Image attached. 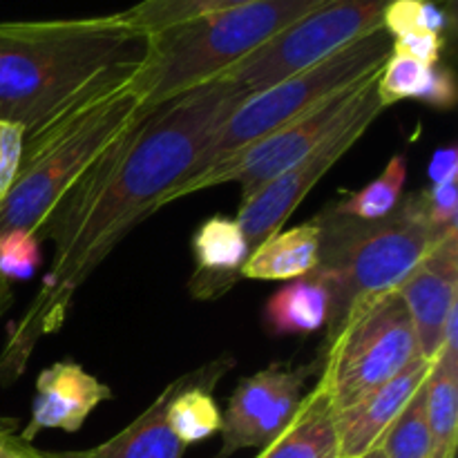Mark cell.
<instances>
[{"label": "cell", "mask_w": 458, "mask_h": 458, "mask_svg": "<svg viewBox=\"0 0 458 458\" xmlns=\"http://www.w3.org/2000/svg\"><path fill=\"white\" fill-rule=\"evenodd\" d=\"M249 97L215 79L143 116L63 195L36 237L54 244L43 289L0 356V385L22 374L40 335L65 322L74 293L139 222L199 165L219 125Z\"/></svg>", "instance_id": "cell-1"}, {"label": "cell", "mask_w": 458, "mask_h": 458, "mask_svg": "<svg viewBox=\"0 0 458 458\" xmlns=\"http://www.w3.org/2000/svg\"><path fill=\"white\" fill-rule=\"evenodd\" d=\"M148 34L119 13L0 22V119L27 132L79 98L130 81Z\"/></svg>", "instance_id": "cell-2"}, {"label": "cell", "mask_w": 458, "mask_h": 458, "mask_svg": "<svg viewBox=\"0 0 458 458\" xmlns=\"http://www.w3.org/2000/svg\"><path fill=\"white\" fill-rule=\"evenodd\" d=\"M148 114L130 79L79 98L27 132L18 177L0 204V237L36 235L63 195Z\"/></svg>", "instance_id": "cell-3"}, {"label": "cell", "mask_w": 458, "mask_h": 458, "mask_svg": "<svg viewBox=\"0 0 458 458\" xmlns=\"http://www.w3.org/2000/svg\"><path fill=\"white\" fill-rule=\"evenodd\" d=\"M320 226V277L331 295L327 338L329 343L356 304L392 293L443 240L428 213V191L401 199L387 217H343L331 208L313 217Z\"/></svg>", "instance_id": "cell-4"}, {"label": "cell", "mask_w": 458, "mask_h": 458, "mask_svg": "<svg viewBox=\"0 0 458 458\" xmlns=\"http://www.w3.org/2000/svg\"><path fill=\"white\" fill-rule=\"evenodd\" d=\"M325 0H259L192 16L148 36L132 76L141 107L155 112L192 88L219 79L284 27Z\"/></svg>", "instance_id": "cell-5"}, {"label": "cell", "mask_w": 458, "mask_h": 458, "mask_svg": "<svg viewBox=\"0 0 458 458\" xmlns=\"http://www.w3.org/2000/svg\"><path fill=\"white\" fill-rule=\"evenodd\" d=\"M389 54H392V36L387 34L385 27H378L362 38L353 40L347 47L331 54L325 61L316 63L271 88L244 97L213 134L201 155L199 165L188 179L197 177L201 170L210 168L231 152L259 141L273 130L300 119L320 103L334 98L335 94L374 76L385 65Z\"/></svg>", "instance_id": "cell-6"}, {"label": "cell", "mask_w": 458, "mask_h": 458, "mask_svg": "<svg viewBox=\"0 0 458 458\" xmlns=\"http://www.w3.org/2000/svg\"><path fill=\"white\" fill-rule=\"evenodd\" d=\"M414 325L398 295H376L356 304L320 353L318 387L335 414L349 410L419 358Z\"/></svg>", "instance_id": "cell-7"}, {"label": "cell", "mask_w": 458, "mask_h": 458, "mask_svg": "<svg viewBox=\"0 0 458 458\" xmlns=\"http://www.w3.org/2000/svg\"><path fill=\"white\" fill-rule=\"evenodd\" d=\"M378 72L362 81V83L335 94L329 101L320 103L300 119L273 130L271 134L262 137L259 141H253L249 146L240 148V150L231 152L210 168L201 170L197 177L182 182L165 197V204L179 199V197L195 195V192L206 191V188L231 182L242 186V199L253 195L259 186L280 177L282 173L300 164L304 157L311 155L344 121H349L360 107H365L376 97Z\"/></svg>", "instance_id": "cell-8"}, {"label": "cell", "mask_w": 458, "mask_h": 458, "mask_svg": "<svg viewBox=\"0 0 458 458\" xmlns=\"http://www.w3.org/2000/svg\"><path fill=\"white\" fill-rule=\"evenodd\" d=\"M389 3L392 0H325L219 79L240 85L249 94L271 88L383 27Z\"/></svg>", "instance_id": "cell-9"}, {"label": "cell", "mask_w": 458, "mask_h": 458, "mask_svg": "<svg viewBox=\"0 0 458 458\" xmlns=\"http://www.w3.org/2000/svg\"><path fill=\"white\" fill-rule=\"evenodd\" d=\"M383 103L378 92L356 112L349 121H344L325 143L316 148L300 164L282 173L280 177L271 179L259 186L253 195L244 197L237 213V224L246 235L250 253L262 244L273 233L282 231L286 219L291 217L300 201L309 195L313 186L356 146L358 139L369 130V125L383 114Z\"/></svg>", "instance_id": "cell-10"}, {"label": "cell", "mask_w": 458, "mask_h": 458, "mask_svg": "<svg viewBox=\"0 0 458 458\" xmlns=\"http://www.w3.org/2000/svg\"><path fill=\"white\" fill-rule=\"evenodd\" d=\"M322 360L307 365H276L242 378L222 416V450L217 458H228L240 450L271 445L298 414L304 398V387Z\"/></svg>", "instance_id": "cell-11"}, {"label": "cell", "mask_w": 458, "mask_h": 458, "mask_svg": "<svg viewBox=\"0 0 458 458\" xmlns=\"http://www.w3.org/2000/svg\"><path fill=\"white\" fill-rule=\"evenodd\" d=\"M396 291L410 311L420 358L434 362L447 316L458 304V231L443 237Z\"/></svg>", "instance_id": "cell-12"}, {"label": "cell", "mask_w": 458, "mask_h": 458, "mask_svg": "<svg viewBox=\"0 0 458 458\" xmlns=\"http://www.w3.org/2000/svg\"><path fill=\"white\" fill-rule=\"evenodd\" d=\"M114 396L107 385L74 362H56L40 371L36 380V396L31 405L30 425L22 432V441L31 443L36 434L47 429L79 432L88 416Z\"/></svg>", "instance_id": "cell-13"}, {"label": "cell", "mask_w": 458, "mask_h": 458, "mask_svg": "<svg viewBox=\"0 0 458 458\" xmlns=\"http://www.w3.org/2000/svg\"><path fill=\"white\" fill-rule=\"evenodd\" d=\"M429 369H432V362L419 356L396 378L385 383L383 387L371 392L369 396H365L349 410L335 414L340 458H358L378 445L380 437L387 432V428L396 420L403 407L411 401L420 385L428 380Z\"/></svg>", "instance_id": "cell-14"}, {"label": "cell", "mask_w": 458, "mask_h": 458, "mask_svg": "<svg viewBox=\"0 0 458 458\" xmlns=\"http://www.w3.org/2000/svg\"><path fill=\"white\" fill-rule=\"evenodd\" d=\"M197 268L188 282L195 300H217L242 280V268L250 255V246L237 219L224 215L206 219L192 237Z\"/></svg>", "instance_id": "cell-15"}, {"label": "cell", "mask_w": 458, "mask_h": 458, "mask_svg": "<svg viewBox=\"0 0 458 458\" xmlns=\"http://www.w3.org/2000/svg\"><path fill=\"white\" fill-rule=\"evenodd\" d=\"M179 387L170 383L137 420L121 429L103 445L85 452H47V458H182L183 445L168 423V405Z\"/></svg>", "instance_id": "cell-16"}, {"label": "cell", "mask_w": 458, "mask_h": 458, "mask_svg": "<svg viewBox=\"0 0 458 458\" xmlns=\"http://www.w3.org/2000/svg\"><path fill=\"white\" fill-rule=\"evenodd\" d=\"M233 365V358L222 356L179 378V387L168 405V423L183 445L222 432V411L215 403L213 389Z\"/></svg>", "instance_id": "cell-17"}, {"label": "cell", "mask_w": 458, "mask_h": 458, "mask_svg": "<svg viewBox=\"0 0 458 458\" xmlns=\"http://www.w3.org/2000/svg\"><path fill=\"white\" fill-rule=\"evenodd\" d=\"M320 264V226L316 219L289 231H277L262 242L246 259V280L291 282L311 276Z\"/></svg>", "instance_id": "cell-18"}, {"label": "cell", "mask_w": 458, "mask_h": 458, "mask_svg": "<svg viewBox=\"0 0 458 458\" xmlns=\"http://www.w3.org/2000/svg\"><path fill=\"white\" fill-rule=\"evenodd\" d=\"M255 458H340L335 411L327 394L316 387L304 396L289 428Z\"/></svg>", "instance_id": "cell-19"}, {"label": "cell", "mask_w": 458, "mask_h": 458, "mask_svg": "<svg viewBox=\"0 0 458 458\" xmlns=\"http://www.w3.org/2000/svg\"><path fill=\"white\" fill-rule=\"evenodd\" d=\"M376 92L385 110L405 98H420L441 110H450L456 103L454 76L447 67H443L441 63L425 65V63L394 52L380 67Z\"/></svg>", "instance_id": "cell-20"}, {"label": "cell", "mask_w": 458, "mask_h": 458, "mask_svg": "<svg viewBox=\"0 0 458 458\" xmlns=\"http://www.w3.org/2000/svg\"><path fill=\"white\" fill-rule=\"evenodd\" d=\"M331 295L316 276L291 280L264 307V325L273 335L316 334L329 320Z\"/></svg>", "instance_id": "cell-21"}, {"label": "cell", "mask_w": 458, "mask_h": 458, "mask_svg": "<svg viewBox=\"0 0 458 458\" xmlns=\"http://www.w3.org/2000/svg\"><path fill=\"white\" fill-rule=\"evenodd\" d=\"M429 458H454L458 438V349L443 347L428 383Z\"/></svg>", "instance_id": "cell-22"}, {"label": "cell", "mask_w": 458, "mask_h": 458, "mask_svg": "<svg viewBox=\"0 0 458 458\" xmlns=\"http://www.w3.org/2000/svg\"><path fill=\"white\" fill-rule=\"evenodd\" d=\"M407 182V159L405 155H396L383 173L367 183L360 191L352 192L344 199L335 201L329 206L334 213L343 215V217L362 219V222H371V219L387 217L403 199V188Z\"/></svg>", "instance_id": "cell-23"}, {"label": "cell", "mask_w": 458, "mask_h": 458, "mask_svg": "<svg viewBox=\"0 0 458 458\" xmlns=\"http://www.w3.org/2000/svg\"><path fill=\"white\" fill-rule=\"evenodd\" d=\"M428 383V380H425ZM425 383L411 401L403 407L387 432L380 437L378 445L387 458H429V428H428V389Z\"/></svg>", "instance_id": "cell-24"}, {"label": "cell", "mask_w": 458, "mask_h": 458, "mask_svg": "<svg viewBox=\"0 0 458 458\" xmlns=\"http://www.w3.org/2000/svg\"><path fill=\"white\" fill-rule=\"evenodd\" d=\"M249 3H259V0H141V3L121 12V16L130 25H134L143 34L150 36L155 31L164 30V27L188 21L192 16H201V13Z\"/></svg>", "instance_id": "cell-25"}, {"label": "cell", "mask_w": 458, "mask_h": 458, "mask_svg": "<svg viewBox=\"0 0 458 458\" xmlns=\"http://www.w3.org/2000/svg\"><path fill=\"white\" fill-rule=\"evenodd\" d=\"M383 27L392 38L411 31H437L445 36L447 13L437 0H392L383 13Z\"/></svg>", "instance_id": "cell-26"}, {"label": "cell", "mask_w": 458, "mask_h": 458, "mask_svg": "<svg viewBox=\"0 0 458 458\" xmlns=\"http://www.w3.org/2000/svg\"><path fill=\"white\" fill-rule=\"evenodd\" d=\"M40 264L38 237L13 231L0 237V271L12 277H30Z\"/></svg>", "instance_id": "cell-27"}, {"label": "cell", "mask_w": 458, "mask_h": 458, "mask_svg": "<svg viewBox=\"0 0 458 458\" xmlns=\"http://www.w3.org/2000/svg\"><path fill=\"white\" fill-rule=\"evenodd\" d=\"M27 130L16 121L0 119V204L7 192L12 191L18 177L22 161V148H25Z\"/></svg>", "instance_id": "cell-28"}, {"label": "cell", "mask_w": 458, "mask_h": 458, "mask_svg": "<svg viewBox=\"0 0 458 458\" xmlns=\"http://www.w3.org/2000/svg\"><path fill=\"white\" fill-rule=\"evenodd\" d=\"M428 213L432 219V226L443 237L458 231V191L456 182L432 183L428 188Z\"/></svg>", "instance_id": "cell-29"}, {"label": "cell", "mask_w": 458, "mask_h": 458, "mask_svg": "<svg viewBox=\"0 0 458 458\" xmlns=\"http://www.w3.org/2000/svg\"><path fill=\"white\" fill-rule=\"evenodd\" d=\"M445 47V36L437 31H411L392 38V52L410 56L425 65H438Z\"/></svg>", "instance_id": "cell-30"}, {"label": "cell", "mask_w": 458, "mask_h": 458, "mask_svg": "<svg viewBox=\"0 0 458 458\" xmlns=\"http://www.w3.org/2000/svg\"><path fill=\"white\" fill-rule=\"evenodd\" d=\"M456 173H458L456 148L438 150L437 155H434L432 164H429V177H432V183L456 182Z\"/></svg>", "instance_id": "cell-31"}, {"label": "cell", "mask_w": 458, "mask_h": 458, "mask_svg": "<svg viewBox=\"0 0 458 458\" xmlns=\"http://www.w3.org/2000/svg\"><path fill=\"white\" fill-rule=\"evenodd\" d=\"M0 458H47L43 452L34 450L27 441L13 437L7 429H0Z\"/></svg>", "instance_id": "cell-32"}, {"label": "cell", "mask_w": 458, "mask_h": 458, "mask_svg": "<svg viewBox=\"0 0 458 458\" xmlns=\"http://www.w3.org/2000/svg\"><path fill=\"white\" fill-rule=\"evenodd\" d=\"M13 295H12V280H9L7 276H4L3 271H0V316H3L4 311L9 309V304H12Z\"/></svg>", "instance_id": "cell-33"}, {"label": "cell", "mask_w": 458, "mask_h": 458, "mask_svg": "<svg viewBox=\"0 0 458 458\" xmlns=\"http://www.w3.org/2000/svg\"><path fill=\"white\" fill-rule=\"evenodd\" d=\"M358 458H387V456L383 454V450H380V447H371L369 452H365V454L358 456Z\"/></svg>", "instance_id": "cell-34"}]
</instances>
